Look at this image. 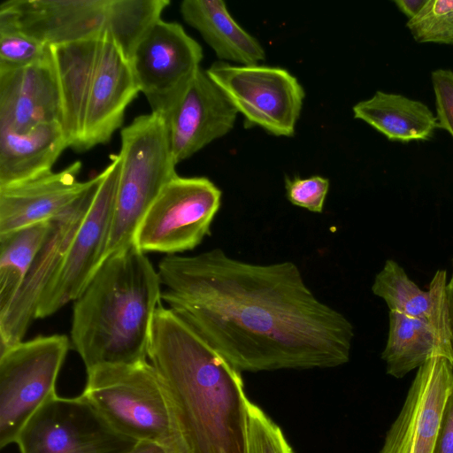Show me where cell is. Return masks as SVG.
<instances>
[{"label": "cell", "instance_id": "19", "mask_svg": "<svg viewBox=\"0 0 453 453\" xmlns=\"http://www.w3.org/2000/svg\"><path fill=\"white\" fill-rule=\"evenodd\" d=\"M103 35L50 46L60 91L61 126L69 147L77 150Z\"/></svg>", "mask_w": 453, "mask_h": 453}, {"label": "cell", "instance_id": "9", "mask_svg": "<svg viewBox=\"0 0 453 453\" xmlns=\"http://www.w3.org/2000/svg\"><path fill=\"white\" fill-rule=\"evenodd\" d=\"M19 453H127L138 442L117 432L81 394L55 395L27 420Z\"/></svg>", "mask_w": 453, "mask_h": 453}, {"label": "cell", "instance_id": "22", "mask_svg": "<svg viewBox=\"0 0 453 453\" xmlns=\"http://www.w3.org/2000/svg\"><path fill=\"white\" fill-rule=\"evenodd\" d=\"M452 360L449 324H437L389 311L381 358L387 373L400 379L434 357Z\"/></svg>", "mask_w": 453, "mask_h": 453}, {"label": "cell", "instance_id": "35", "mask_svg": "<svg viewBox=\"0 0 453 453\" xmlns=\"http://www.w3.org/2000/svg\"><path fill=\"white\" fill-rule=\"evenodd\" d=\"M127 453H170L164 447L152 443V442H138L129 452Z\"/></svg>", "mask_w": 453, "mask_h": 453}, {"label": "cell", "instance_id": "14", "mask_svg": "<svg viewBox=\"0 0 453 453\" xmlns=\"http://www.w3.org/2000/svg\"><path fill=\"white\" fill-rule=\"evenodd\" d=\"M109 0H6L0 23L47 45H61L105 33Z\"/></svg>", "mask_w": 453, "mask_h": 453}, {"label": "cell", "instance_id": "24", "mask_svg": "<svg viewBox=\"0 0 453 453\" xmlns=\"http://www.w3.org/2000/svg\"><path fill=\"white\" fill-rule=\"evenodd\" d=\"M352 110L355 119L365 121L390 141H427L439 128L436 116L427 105L399 94L376 91Z\"/></svg>", "mask_w": 453, "mask_h": 453}, {"label": "cell", "instance_id": "8", "mask_svg": "<svg viewBox=\"0 0 453 453\" xmlns=\"http://www.w3.org/2000/svg\"><path fill=\"white\" fill-rule=\"evenodd\" d=\"M205 71L246 126L259 127L275 136L294 135L305 92L288 70L217 61Z\"/></svg>", "mask_w": 453, "mask_h": 453}, {"label": "cell", "instance_id": "32", "mask_svg": "<svg viewBox=\"0 0 453 453\" xmlns=\"http://www.w3.org/2000/svg\"><path fill=\"white\" fill-rule=\"evenodd\" d=\"M433 453H453V390L444 408Z\"/></svg>", "mask_w": 453, "mask_h": 453}, {"label": "cell", "instance_id": "16", "mask_svg": "<svg viewBox=\"0 0 453 453\" xmlns=\"http://www.w3.org/2000/svg\"><path fill=\"white\" fill-rule=\"evenodd\" d=\"M139 92L129 60L110 36L104 34L78 150L107 143L121 127L127 106Z\"/></svg>", "mask_w": 453, "mask_h": 453}, {"label": "cell", "instance_id": "29", "mask_svg": "<svg viewBox=\"0 0 453 453\" xmlns=\"http://www.w3.org/2000/svg\"><path fill=\"white\" fill-rule=\"evenodd\" d=\"M49 52L50 46L0 23V66L29 65L43 59Z\"/></svg>", "mask_w": 453, "mask_h": 453}, {"label": "cell", "instance_id": "37", "mask_svg": "<svg viewBox=\"0 0 453 453\" xmlns=\"http://www.w3.org/2000/svg\"><path fill=\"white\" fill-rule=\"evenodd\" d=\"M452 268H453V259H452Z\"/></svg>", "mask_w": 453, "mask_h": 453}, {"label": "cell", "instance_id": "10", "mask_svg": "<svg viewBox=\"0 0 453 453\" xmlns=\"http://www.w3.org/2000/svg\"><path fill=\"white\" fill-rule=\"evenodd\" d=\"M120 170L119 153L104 169L94 200L54 277L42 293L35 319L51 316L74 301L105 259Z\"/></svg>", "mask_w": 453, "mask_h": 453}, {"label": "cell", "instance_id": "5", "mask_svg": "<svg viewBox=\"0 0 453 453\" xmlns=\"http://www.w3.org/2000/svg\"><path fill=\"white\" fill-rule=\"evenodd\" d=\"M120 138V170L105 258L134 242L146 211L178 175L167 126L160 116L136 117L121 129Z\"/></svg>", "mask_w": 453, "mask_h": 453}, {"label": "cell", "instance_id": "36", "mask_svg": "<svg viewBox=\"0 0 453 453\" xmlns=\"http://www.w3.org/2000/svg\"><path fill=\"white\" fill-rule=\"evenodd\" d=\"M180 453H188V451L187 449H184Z\"/></svg>", "mask_w": 453, "mask_h": 453}, {"label": "cell", "instance_id": "26", "mask_svg": "<svg viewBox=\"0 0 453 453\" xmlns=\"http://www.w3.org/2000/svg\"><path fill=\"white\" fill-rule=\"evenodd\" d=\"M169 0H109L105 33L129 60L148 31L161 19Z\"/></svg>", "mask_w": 453, "mask_h": 453}, {"label": "cell", "instance_id": "7", "mask_svg": "<svg viewBox=\"0 0 453 453\" xmlns=\"http://www.w3.org/2000/svg\"><path fill=\"white\" fill-rule=\"evenodd\" d=\"M221 190L206 177L170 180L141 220L134 243L142 252L177 255L196 248L211 234Z\"/></svg>", "mask_w": 453, "mask_h": 453}, {"label": "cell", "instance_id": "23", "mask_svg": "<svg viewBox=\"0 0 453 453\" xmlns=\"http://www.w3.org/2000/svg\"><path fill=\"white\" fill-rule=\"evenodd\" d=\"M447 273L438 270L426 291L422 290L395 260H386L376 274L372 291L383 299L389 311L449 325Z\"/></svg>", "mask_w": 453, "mask_h": 453}, {"label": "cell", "instance_id": "20", "mask_svg": "<svg viewBox=\"0 0 453 453\" xmlns=\"http://www.w3.org/2000/svg\"><path fill=\"white\" fill-rule=\"evenodd\" d=\"M67 147L59 122L40 124L24 133L0 128V188L52 172Z\"/></svg>", "mask_w": 453, "mask_h": 453}, {"label": "cell", "instance_id": "18", "mask_svg": "<svg viewBox=\"0 0 453 453\" xmlns=\"http://www.w3.org/2000/svg\"><path fill=\"white\" fill-rule=\"evenodd\" d=\"M81 161L59 172L0 188V234L50 221L70 207L89 183L79 181Z\"/></svg>", "mask_w": 453, "mask_h": 453}, {"label": "cell", "instance_id": "2", "mask_svg": "<svg viewBox=\"0 0 453 453\" xmlns=\"http://www.w3.org/2000/svg\"><path fill=\"white\" fill-rule=\"evenodd\" d=\"M148 360L188 453H246L249 399L241 372L162 304L153 317Z\"/></svg>", "mask_w": 453, "mask_h": 453}, {"label": "cell", "instance_id": "34", "mask_svg": "<svg viewBox=\"0 0 453 453\" xmlns=\"http://www.w3.org/2000/svg\"><path fill=\"white\" fill-rule=\"evenodd\" d=\"M447 294H448V308H449V331H450V344L452 349V369H453V274L450 280L448 281L447 286Z\"/></svg>", "mask_w": 453, "mask_h": 453}, {"label": "cell", "instance_id": "33", "mask_svg": "<svg viewBox=\"0 0 453 453\" xmlns=\"http://www.w3.org/2000/svg\"><path fill=\"white\" fill-rule=\"evenodd\" d=\"M427 0H395L396 7L411 19L414 18L424 7Z\"/></svg>", "mask_w": 453, "mask_h": 453}, {"label": "cell", "instance_id": "28", "mask_svg": "<svg viewBox=\"0 0 453 453\" xmlns=\"http://www.w3.org/2000/svg\"><path fill=\"white\" fill-rule=\"evenodd\" d=\"M246 453H293L281 429L250 400L247 402Z\"/></svg>", "mask_w": 453, "mask_h": 453}, {"label": "cell", "instance_id": "1", "mask_svg": "<svg viewBox=\"0 0 453 453\" xmlns=\"http://www.w3.org/2000/svg\"><path fill=\"white\" fill-rule=\"evenodd\" d=\"M161 300L237 371L349 362L354 327L320 301L291 261L244 262L215 248L158 263Z\"/></svg>", "mask_w": 453, "mask_h": 453}, {"label": "cell", "instance_id": "11", "mask_svg": "<svg viewBox=\"0 0 453 453\" xmlns=\"http://www.w3.org/2000/svg\"><path fill=\"white\" fill-rule=\"evenodd\" d=\"M203 58L201 45L179 23L160 19L148 31L129 63L152 113L166 118Z\"/></svg>", "mask_w": 453, "mask_h": 453}, {"label": "cell", "instance_id": "13", "mask_svg": "<svg viewBox=\"0 0 453 453\" xmlns=\"http://www.w3.org/2000/svg\"><path fill=\"white\" fill-rule=\"evenodd\" d=\"M452 390L453 369L447 357H434L418 368L380 453H433Z\"/></svg>", "mask_w": 453, "mask_h": 453}, {"label": "cell", "instance_id": "25", "mask_svg": "<svg viewBox=\"0 0 453 453\" xmlns=\"http://www.w3.org/2000/svg\"><path fill=\"white\" fill-rule=\"evenodd\" d=\"M50 226L44 221L0 234V311L19 291Z\"/></svg>", "mask_w": 453, "mask_h": 453}, {"label": "cell", "instance_id": "31", "mask_svg": "<svg viewBox=\"0 0 453 453\" xmlns=\"http://www.w3.org/2000/svg\"><path fill=\"white\" fill-rule=\"evenodd\" d=\"M431 80L439 128L446 130L453 137V71L436 69L432 72Z\"/></svg>", "mask_w": 453, "mask_h": 453}, {"label": "cell", "instance_id": "17", "mask_svg": "<svg viewBox=\"0 0 453 453\" xmlns=\"http://www.w3.org/2000/svg\"><path fill=\"white\" fill-rule=\"evenodd\" d=\"M61 97L50 48L22 67L0 66V128L24 133L43 123L61 124Z\"/></svg>", "mask_w": 453, "mask_h": 453}, {"label": "cell", "instance_id": "30", "mask_svg": "<svg viewBox=\"0 0 453 453\" xmlns=\"http://www.w3.org/2000/svg\"><path fill=\"white\" fill-rule=\"evenodd\" d=\"M329 186V180L319 175L285 179L288 200L294 205L318 213L323 211Z\"/></svg>", "mask_w": 453, "mask_h": 453}, {"label": "cell", "instance_id": "4", "mask_svg": "<svg viewBox=\"0 0 453 453\" xmlns=\"http://www.w3.org/2000/svg\"><path fill=\"white\" fill-rule=\"evenodd\" d=\"M119 434L180 453L181 441L159 378L147 361L99 365L87 371L81 393Z\"/></svg>", "mask_w": 453, "mask_h": 453}, {"label": "cell", "instance_id": "6", "mask_svg": "<svg viewBox=\"0 0 453 453\" xmlns=\"http://www.w3.org/2000/svg\"><path fill=\"white\" fill-rule=\"evenodd\" d=\"M65 334L40 335L1 350L0 448L16 442L27 420L50 397L70 348Z\"/></svg>", "mask_w": 453, "mask_h": 453}, {"label": "cell", "instance_id": "21", "mask_svg": "<svg viewBox=\"0 0 453 453\" xmlns=\"http://www.w3.org/2000/svg\"><path fill=\"white\" fill-rule=\"evenodd\" d=\"M180 10L184 21L201 35L219 61L251 65L265 59L263 46L232 17L224 1L184 0Z\"/></svg>", "mask_w": 453, "mask_h": 453}, {"label": "cell", "instance_id": "15", "mask_svg": "<svg viewBox=\"0 0 453 453\" xmlns=\"http://www.w3.org/2000/svg\"><path fill=\"white\" fill-rule=\"evenodd\" d=\"M237 114L223 91L200 68L165 119L176 164L228 134Z\"/></svg>", "mask_w": 453, "mask_h": 453}, {"label": "cell", "instance_id": "3", "mask_svg": "<svg viewBox=\"0 0 453 453\" xmlns=\"http://www.w3.org/2000/svg\"><path fill=\"white\" fill-rule=\"evenodd\" d=\"M161 290L157 270L134 242L105 258L73 304L70 340L86 371L148 360Z\"/></svg>", "mask_w": 453, "mask_h": 453}, {"label": "cell", "instance_id": "27", "mask_svg": "<svg viewBox=\"0 0 453 453\" xmlns=\"http://www.w3.org/2000/svg\"><path fill=\"white\" fill-rule=\"evenodd\" d=\"M406 27L418 42L453 44V0H427Z\"/></svg>", "mask_w": 453, "mask_h": 453}, {"label": "cell", "instance_id": "12", "mask_svg": "<svg viewBox=\"0 0 453 453\" xmlns=\"http://www.w3.org/2000/svg\"><path fill=\"white\" fill-rule=\"evenodd\" d=\"M102 173L89 180L80 197L64 212L50 220V226L19 291L0 311L1 350L23 341L34 319L42 293L58 270L68 247L96 194Z\"/></svg>", "mask_w": 453, "mask_h": 453}]
</instances>
